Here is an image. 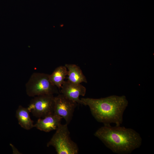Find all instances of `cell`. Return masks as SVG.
Returning <instances> with one entry per match:
<instances>
[{
  "label": "cell",
  "mask_w": 154,
  "mask_h": 154,
  "mask_svg": "<svg viewBox=\"0 0 154 154\" xmlns=\"http://www.w3.org/2000/svg\"><path fill=\"white\" fill-rule=\"evenodd\" d=\"M94 135L107 147L118 154L131 153L142 143V138L138 133L131 128L120 125L112 127L110 124L104 125Z\"/></svg>",
  "instance_id": "obj_1"
},
{
  "label": "cell",
  "mask_w": 154,
  "mask_h": 154,
  "mask_svg": "<svg viewBox=\"0 0 154 154\" xmlns=\"http://www.w3.org/2000/svg\"><path fill=\"white\" fill-rule=\"evenodd\" d=\"M80 100L83 105L89 106L98 121L104 125L115 123L116 126L122 123L123 113L128 104L124 95H113L98 99L82 98Z\"/></svg>",
  "instance_id": "obj_2"
},
{
  "label": "cell",
  "mask_w": 154,
  "mask_h": 154,
  "mask_svg": "<svg viewBox=\"0 0 154 154\" xmlns=\"http://www.w3.org/2000/svg\"><path fill=\"white\" fill-rule=\"evenodd\" d=\"M26 93L30 97L44 94H59L58 88L51 82L49 74L34 72L25 85Z\"/></svg>",
  "instance_id": "obj_3"
},
{
  "label": "cell",
  "mask_w": 154,
  "mask_h": 154,
  "mask_svg": "<svg viewBox=\"0 0 154 154\" xmlns=\"http://www.w3.org/2000/svg\"><path fill=\"white\" fill-rule=\"evenodd\" d=\"M68 125L61 124L56 130L47 146H52L58 154H77L79 149L77 144L71 139Z\"/></svg>",
  "instance_id": "obj_4"
},
{
  "label": "cell",
  "mask_w": 154,
  "mask_h": 154,
  "mask_svg": "<svg viewBox=\"0 0 154 154\" xmlns=\"http://www.w3.org/2000/svg\"><path fill=\"white\" fill-rule=\"evenodd\" d=\"M54 97L53 94L36 96L31 99L28 108L35 117L43 118L54 113Z\"/></svg>",
  "instance_id": "obj_5"
},
{
  "label": "cell",
  "mask_w": 154,
  "mask_h": 154,
  "mask_svg": "<svg viewBox=\"0 0 154 154\" xmlns=\"http://www.w3.org/2000/svg\"><path fill=\"white\" fill-rule=\"evenodd\" d=\"M77 103L68 99L62 94L54 97V113L64 119L68 124L73 116Z\"/></svg>",
  "instance_id": "obj_6"
},
{
  "label": "cell",
  "mask_w": 154,
  "mask_h": 154,
  "mask_svg": "<svg viewBox=\"0 0 154 154\" xmlns=\"http://www.w3.org/2000/svg\"><path fill=\"white\" fill-rule=\"evenodd\" d=\"M61 89V94L66 97L77 104L83 105L79 96H84L86 94V88L83 85L80 84L64 81Z\"/></svg>",
  "instance_id": "obj_7"
},
{
  "label": "cell",
  "mask_w": 154,
  "mask_h": 154,
  "mask_svg": "<svg viewBox=\"0 0 154 154\" xmlns=\"http://www.w3.org/2000/svg\"><path fill=\"white\" fill-rule=\"evenodd\" d=\"M62 117L54 113L49 115L43 118H39L34 127L45 132H49L56 130L61 124Z\"/></svg>",
  "instance_id": "obj_8"
},
{
  "label": "cell",
  "mask_w": 154,
  "mask_h": 154,
  "mask_svg": "<svg viewBox=\"0 0 154 154\" xmlns=\"http://www.w3.org/2000/svg\"><path fill=\"white\" fill-rule=\"evenodd\" d=\"M29 109L22 106H19L16 111V117L18 123L23 129L29 130L34 127L33 122L30 118Z\"/></svg>",
  "instance_id": "obj_9"
},
{
  "label": "cell",
  "mask_w": 154,
  "mask_h": 154,
  "mask_svg": "<svg viewBox=\"0 0 154 154\" xmlns=\"http://www.w3.org/2000/svg\"><path fill=\"white\" fill-rule=\"evenodd\" d=\"M65 66L68 70V81L79 84L87 82L86 77L79 66L74 64H66Z\"/></svg>",
  "instance_id": "obj_10"
},
{
  "label": "cell",
  "mask_w": 154,
  "mask_h": 154,
  "mask_svg": "<svg viewBox=\"0 0 154 154\" xmlns=\"http://www.w3.org/2000/svg\"><path fill=\"white\" fill-rule=\"evenodd\" d=\"M67 69L65 66L57 67L51 74H49L51 82L59 89H60L67 75Z\"/></svg>",
  "instance_id": "obj_11"
}]
</instances>
